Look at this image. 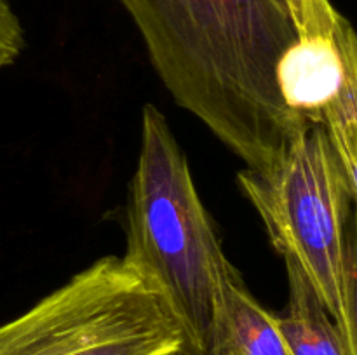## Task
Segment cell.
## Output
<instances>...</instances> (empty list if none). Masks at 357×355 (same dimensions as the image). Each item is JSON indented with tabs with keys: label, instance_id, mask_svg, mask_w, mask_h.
I'll return each mask as SVG.
<instances>
[{
	"label": "cell",
	"instance_id": "1",
	"mask_svg": "<svg viewBox=\"0 0 357 355\" xmlns=\"http://www.w3.org/2000/svg\"><path fill=\"white\" fill-rule=\"evenodd\" d=\"M173 100L248 169L274 166L309 122L278 86L298 40L286 0H119Z\"/></svg>",
	"mask_w": 357,
	"mask_h": 355
},
{
	"label": "cell",
	"instance_id": "6",
	"mask_svg": "<svg viewBox=\"0 0 357 355\" xmlns=\"http://www.w3.org/2000/svg\"><path fill=\"white\" fill-rule=\"evenodd\" d=\"M211 355H289L274 313L257 301L232 263L220 275L216 289Z\"/></svg>",
	"mask_w": 357,
	"mask_h": 355
},
{
	"label": "cell",
	"instance_id": "4",
	"mask_svg": "<svg viewBox=\"0 0 357 355\" xmlns=\"http://www.w3.org/2000/svg\"><path fill=\"white\" fill-rule=\"evenodd\" d=\"M180 322L122 258L105 256L0 326V355L183 354Z\"/></svg>",
	"mask_w": 357,
	"mask_h": 355
},
{
	"label": "cell",
	"instance_id": "11",
	"mask_svg": "<svg viewBox=\"0 0 357 355\" xmlns=\"http://www.w3.org/2000/svg\"><path fill=\"white\" fill-rule=\"evenodd\" d=\"M174 355H183V354H174Z\"/></svg>",
	"mask_w": 357,
	"mask_h": 355
},
{
	"label": "cell",
	"instance_id": "3",
	"mask_svg": "<svg viewBox=\"0 0 357 355\" xmlns=\"http://www.w3.org/2000/svg\"><path fill=\"white\" fill-rule=\"evenodd\" d=\"M274 249L302 270L357 355L356 247L351 183L323 125L293 138L272 167L237 173Z\"/></svg>",
	"mask_w": 357,
	"mask_h": 355
},
{
	"label": "cell",
	"instance_id": "10",
	"mask_svg": "<svg viewBox=\"0 0 357 355\" xmlns=\"http://www.w3.org/2000/svg\"><path fill=\"white\" fill-rule=\"evenodd\" d=\"M24 49V30L10 0H0V68L10 66Z\"/></svg>",
	"mask_w": 357,
	"mask_h": 355
},
{
	"label": "cell",
	"instance_id": "2",
	"mask_svg": "<svg viewBox=\"0 0 357 355\" xmlns=\"http://www.w3.org/2000/svg\"><path fill=\"white\" fill-rule=\"evenodd\" d=\"M122 256L180 322L183 355H211L213 306L230 261L192 180L188 160L153 104L142 115V145L129 184Z\"/></svg>",
	"mask_w": 357,
	"mask_h": 355
},
{
	"label": "cell",
	"instance_id": "7",
	"mask_svg": "<svg viewBox=\"0 0 357 355\" xmlns=\"http://www.w3.org/2000/svg\"><path fill=\"white\" fill-rule=\"evenodd\" d=\"M284 261L288 305L282 315H274V320L289 355H352L302 270L293 261Z\"/></svg>",
	"mask_w": 357,
	"mask_h": 355
},
{
	"label": "cell",
	"instance_id": "9",
	"mask_svg": "<svg viewBox=\"0 0 357 355\" xmlns=\"http://www.w3.org/2000/svg\"><path fill=\"white\" fill-rule=\"evenodd\" d=\"M298 37L333 38L344 14L338 13L331 0H286Z\"/></svg>",
	"mask_w": 357,
	"mask_h": 355
},
{
	"label": "cell",
	"instance_id": "5",
	"mask_svg": "<svg viewBox=\"0 0 357 355\" xmlns=\"http://www.w3.org/2000/svg\"><path fill=\"white\" fill-rule=\"evenodd\" d=\"M354 28L340 21L333 38H303L284 52L278 68L282 101L309 124H319L324 108L337 93L344 72V45Z\"/></svg>",
	"mask_w": 357,
	"mask_h": 355
},
{
	"label": "cell",
	"instance_id": "8",
	"mask_svg": "<svg viewBox=\"0 0 357 355\" xmlns=\"http://www.w3.org/2000/svg\"><path fill=\"white\" fill-rule=\"evenodd\" d=\"M321 125L340 159L351 183L357 184V38L351 33L344 45V72L333 100L324 108Z\"/></svg>",
	"mask_w": 357,
	"mask_h": 355
}]
</instances>
